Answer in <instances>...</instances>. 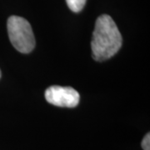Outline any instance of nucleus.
<instances>
[{"mask_svg": "<svg viewBox=\"0 0 150 150\" xmlns=\"http://www.w3.org/2000/svg\"><path fill=\"white\" fill-rule=\"evenodd\" d=\"M142 148L144 150H150V134L149 133L146 134L142 141Z\"/></svg>", "mask_w": 150, "mask_h": 150, "instance_id": "5", "label": "nucleus"}, {"mask_svg": "<svg viewBox=\"0 0 150 150\" xmlns=\"http://www.w3.org/2000/svg\"><path fill=\"white\" fill-rule=\"evenodd\" d=\"M0 78H1V70H0Z\"/></svg>", "mask_w": 150, "mask_h": 150, "instance_id": "6", "label": "nucleus"}, {"mask_svg": "<svg viewBox=\"0 0 150 150\" xmlns=\"http://www.w3.org/2000/svg\"><path fill=\"white\" fill-rule=\"evenodd\" d=\"M86 1L87 0H66V3L73 12L79 13L85 6Z\"/></svg>", "mask_w": 150, "mask_h": 150, "instance_id": "4", "label": "nucleus"}, {"mask_svg": "<svg viewBox=\"0 0 150 150\" xmlns=\"http://www.w3.org/2000/svg\"><path fill=\"white\" fill-rule=\"evenodd\" d=\"M7 28L11 43L18 52H32L35 47V38L28 21L22 17L11 16L7 22Z\"/></svg>", "mask_w": 150, "mask_h": 150, "instance_id": "2", "label": "nucleus"}, {"mask_svg": "<svg viewBox=\"0 0 150 150\" xmlns=\"http://www.w3.org/2000/svg\"><path fill=\"white\" fill-rule=\"evenodd\" d=\"M122 46V36L111 17L103 14L97 18L91 41L92 57L105 61L117 54Z\"/></svg>", "mask_w": 150, "mask_h": 150, "instance_id": "1", "label": "nucleus"}, {"mask_svg": "<svg viewBox=\"0 0 150 150\" xmlns=\"http://www.w3.org/2000/svg\"><path fill=\"white\" fill-rule=\"evenodd\" d=\"M47 102L58 107L74 108L80 100V95L71 87L53 85L45 91Z\"/></svg>", "mask_w": 150, "mask_h": 150, "instance_id": "3", "label": "nucleus"}]
</instances>
